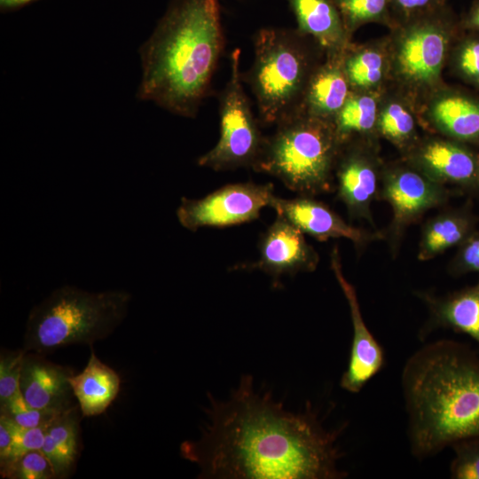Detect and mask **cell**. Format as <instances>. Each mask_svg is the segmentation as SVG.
I'll list each match as a JSON object with an SVG mask.
<instances>
[{"instance_id":"6da1fadb","label":"cell","mask_w":479,"mask_h":479,"mask_svg":"<svg viewBox=\"0 0 479 479\" xmlns=\"http://www.w3.org/2000/svg\"><path fill=\"white\" fill-rule=\"evenodd\" d=\"M208 422L180 452L200 478L340 479L342 428L326 429L310 405L294 412L243 375L224 401L208 397Z\"/></svg>"},{"instance_id":"7a4b0ae2","label":"cell","mask_w":479,"mask_h":479,"mask_svg":"<svg viewBox=\"0 0 479 479\" xmlns=\"http://www.w3.org/2000/svg\"><path fill=\"white\" fill-rule=\"evenodd\" d=\"M224 46L219 0H170L140 46L137 97L194 118Z\"/></svg>"},{"instance_id":"3957f363","label":"cell","mask_w":479,"mask_h":479,"mask_svg":"<svg viewBox=\"0 0 479 479\" xmlns=\"http://www.w3.org/2000/svg\"><path fill=\"white\" fill-rule=\"evenodd\" d=\"M402 389L416 458L479 436V353L467 344L439 340L418 349L404 366Z\"/></svg>"},{"instance_id":"277c9868","label":"cell","mask_w":479,"mask_h":479,"mask_svg":"<svg viewBox=\"0 0 479 479\" xmlns=\"http://www.w3.org/2000/svg\"><path fill=\"white\" fill-rule=\"evenodd\" d=\"M131 299L130 293L122 289L89 292L74 286L59 287L31 310L23 349L45 354L66 346H90L120 326Z\"/></svg>"},{"instance_id":"5b68a950","label":"cell","mask_w":479,"mask_h":479,"mask_svg":"<svg viewBox=\"0 0 479 479\" xmlns=\"http://www.w3.org/2000/svg\"><path fill=\"white\" fill-rule=\"evenodd\" d=\"M333 122L297 114L276 125L265 137L253 166L302 196L331 190L341 145Z\"/></svg>"},{"instance_id":"8992f818","label":"cell","mask_w":479,"mask_h":479,"mask_svg":"<svg viewBox=\"0 0 479 479\" xmlns=\"http://www.w3.org/2000/svg\"><path fill=\"white\" fill-rule=\"evenodd\" d=\"M298 29L265 27L254 35V62L246 81L255 96L259 120L277 125L296 114L314 67L306 39Z\"/></svg>"},{"instance_id":"52a82bcc","label":"cell","mask_w":479,"mask_h":479,"mask_svg":"<svg viewBox=\"0 0 479 479\" xmlns=\"http://www.w3.org/2000/svg\"><path fill=\"white\" fill-rule=\"evenodd\" d=\"M231 75L219 98L220 137L197 163L216 171L255 165L265 137L259 130L242 85L240 50L231 54Z\"/></svg>"},{"instance_id":"ba28073f","label":"cell","mask_w":479,"mask_h":479,"mask_svg":"<svg viewBox=\"0 0 479 479\" xmlns=\"http://www.w3.org/2000/svg\"><path fill=\"white\" fill-rule=\"evenodd\" d=\"M274 196L271 184H230L201 199L183 197L176 214L180 224L191 232L232 226L257 219Z\"/></svg>"},{"instance_id":"9c48e42d","label":"cell","mask_w":479,"mask_h":479,"mask_svg":"<svg viewBox=\"0 0 479 479\" xmlns=\"http://www.w3.org/2000/svg\"><path fill=\"white\" fill-rule=\"evenodd\" d=\"M378 197L389 202L393 211L389 239L396 251L406 228L428 210L444 204L449 192L416 168L398 167L384 172Z\"/></svg>"},{"instance_id":"30bf717a","label":"cell","mask_w":479,"mask_h":479,"mask_svg":"<svg viewBox=\"0 0 479 479\" xmlns=\"http://www.w3.org/2000/svg\"><path fill=\"white\" fill-rule=\"evenodd\" d=\"M404 31L398 50V66L411 81L434 82L439 75L449 45L450 27L443 17L423 13Z\"/></svg>"},{"instance_id":"8fae6325","label":"cell","mask_w":479,"mask_h":479,"mask_svg":"<svg viewBox=\"0 0 479 479\" xmlns=\"http://www.w3.org/2000/svg\"><path fill=\"white\" fill-rule=\"evenodd\" d=\"M331 268L348 302L353 328L349 362L340 385L348 392L357 393L383 366L384 352L365 323L356 289L343 275L336 247L332 251Z\"/></svg>"},{"instance_id":"7c38bea8","label":"cell","mask_w":479,"mask_h":479,"mask_svg":"<svg viewBox=\"0 0 479 479\" xmlns=\"http://www.w3.org/2000/svg\"><path fill=\"white\" fill-rule=\"evenodd\" d=\"M318 261V253L306 241L304 233L277 216L261 238L259 259L242 268L259 270L278 279L284 275L312 271Z\"/></svg>"},{"instance_id":"4fadbf2b","label":"cell","mask_w":479,"mask_h":479,"mask_svg":"<svg viewBox=\"0 0 479 479\" xmlns=\"http://www.w3.org/2000/svg\"><path fill=\"white\" fill-rule=\"evenodd\" d=\"M413 163L431 180L445 186L479 192V154L454 139H431L414 153Z\"/></svg>"},{"instance_id":"5bb4252c","label":"cell","mask_w":479,"mask_h":479,"mask_svg":"<svg viewBox=\"0 0 479 479\" xmlns=\"http://www.w3.org/2000/svg\"><path fill=\"white\" fill-rule=\"evenodd\" d=\"M270 207L304 234L318 240L325 241L330 238H345L357 247H364L373 239L365 231L347 224L340 216L324 203L310 196L294 199H282L274 196Z\"/></svg>"},{"instance_id":"9a60e30c","label":"cell","mask_w":479,"mask_h":479,"mask_svg":"<svg viewBox=\"0 0 479 479\" xmlns=\"http://www.w3.org/2000/svg\"><path fill=\"white\" fill-rule=\"evenodd\" d=\"M73 373L70 368L47 360L43 354L26 352L20 388L30 406L62 412L73 406L69 382Z\"/></svg>"},{"instance_id":"2e32d148","label":"cell","mask_w":479,"mask_h":479,"mask_svg":"<svg viewBox=\"0 0 479 479\" xmlns=\"http://www.w3.org/2000/svg\"><path fill=\"white\" fill-rule=\"evenodd\" d=\"M337 192L349 214L365 219L374 226L371 204L379 195V178L376 165L359 152H349L335 165Z\"/></svg>"},{"instance_id":"e0dca14e","label":"cell","mask_w":479,"mask_h":479,"mask_svg":"<svg viewBox=\"0 0 479 479\" xmlns=\"http://www.w3.org/2000/svg\"><path fill=\"white\" fill-rule=\"evenodd\" d=\"M429 318L420 335L428 336L437 328H448L469 335L479 346V279L471 287L437 297L423 293Z\"/></svg>"},{"instance_id":"ac0fdd59","label":"cell","mask_w":479,"mask_h":479,"mask_svg":"<svg viewBox=\"0 0 479 479\" xmlns=\"http://www.w3.org/2000/svg\"><path fill=\"white\" fill-rule=\"evenodd\" d=\"M349 95L343 59L337 52H333L329 61L318 67L314 72L297 114L334 122Z\"/></svg>"},{"instance_id":"d6986e66","label":"cell","mask_w":479,"mask_h":479,"mask_svg":"<svg viewBox=\"0 0 479 479\" xmlns=\"http://www.w3.org/2000/svg\"><path fill=\"white\" fill-rule=\"evenodd\" d=\"M90 347V356L86 366L69 378L82 417L105 412L117 397L121 385L118 373L96 356L92 345Z\"/></svg>"},{"instance_id":"ffe728a7","label":"cell","mask_w":479,"mask_h":479,"mask_svg":"<svg viewBox=\"0 0 479 479\" xmlns=\"http://www.w3.org/2000/svg\"><path fill=\"white\" fill-rule=\"evenodd\" d=\"M294 12L298 30L331 53L343 48L347 30L334 0H285Z\"/></svg>"},{"instance_id":"44dd1931","label":"cell","mask_w":479,"mask_h":479,"mask_svg":"<svg viewBox=\"0 0 479 479\" xmlns=\"http://www.w3.org/2000/svg\"><path fill=\"white\" fill-rule=\"evenodd\" d=\"M477 217L470 205L447 210L429 219L424 225L419 243L418 259L428 261L459 246L475 231Z\"/></svg>"},{"instance_id":"7402d4cb","label":"cell","mask_w":479,"mask_h":479,"mask_svg":"<svg viewBox=\"0 0 479 479\" xmlns=\"http://www.w3.org/2000/svg\"><path fill=\"white\" fill-rule=\"evenodd\" d=\"M436 128L452 139L479 145V99L462 93H449L431 109Z\"/></svg>"},{"instance_id":"603a6c76","label":"cell","mask_w":479,"mask_h":479,"mask_svg":"<svg viewBox=\"0 0 479 479\" xmlns=\"http://www.w3.org/2000/svg\"><path fill=\"white\" fill-rule=\"evenodd\" d=\"M79 415L73 405L47 427L41 452L51 463L56 478H66L79 452Z\"/></svg>"},{"instance_id":"cb8c5ba5","label":"cell","mask_w":479,"mask_h":479,"mask_svg":"<svg viewBox=\"0 0 479 479\" xmlns=\"http://www.w3.org/2000/svg\"><path fill=\"white\" fill-rule=\"evenodd\" d=\"M377 104L366 95L351 96L336 114L334 124L342 144L354 133H363L373 129L376 121Z\"/></svg>"},{"instance_id":"d4e9b609","label":"cell","mask_w":479,"mask_h":479,"mask_svg":"<svg viewBox=\"0 0 479 479\" xmlns=\"http://www.w3.org/2000/svg\"><path fill=\"white\" fill-rule=\"evenodd\" d=\"M349 85L366 88L375 85L382 76L383 58L375 51H363L343 59Z\"/></svg>"},{"instance_id":"484cf974","label":"cell","mask_w":479,"mask_h":479,"mask_svg":"<svg viewBox=\"0 0 479 479\" xmlns=\"http://www.w3.org/2000/svg\"><path fill=\"white\" fill-rule=\"evenodd\" d=\"M347 31L357 26L387 18L390 0H334Z\"/></svg>"},{"instance_id":"4316f807","label":"cell","mask_w":479,"mask_h":479,"mask_svg":"<svg viewBox=\"0 0 479 479\" xmlns=\"http://www.w3.org/2000/svg\"><path fill=\"white\" fill-rule=\"evenodd\" d=\"M7 418L10 420L12 429V445L7 458L0 462L1 474L5 472L23 455L32 451H41L48 427L26 428L15 423L9 417Z\"/></svg>"},{"instance_id":"83f0119b","label":"cell","mask_w":479,"mask_h":479,"mask_svg":"<svg viewBox=\"0 0 479 479\" xmlns=\"http://www.w3.org/2000/svg\"><path fill=\"white\" fill-rule=\"evenodd\" d=\"M62 412L41 410L30 406L25 400L21 390L6 403L1 404V413L5 414L15 423L26 428L49 426Z\"/></svg>"},{"instance_id":"f1b7e54d","label":"cell","mask_w":479,"mask_h":479,"mask_svg":"<svg viewBox=\"0 0 479 479\" xmlns=\"http://www.w3.org/2000/svg\"><path fill=\"white\" fill-rule=\"evenodd\" d=\"M455 456L451 463V477L479 479V436L459 440L451 446Z\"/></svg>"},{"instance_id":"f546056e","label":"cell","mask_w":479,"mask_h":479,"mask_svg":"<svg viewBox=\"0 0 479 479\" xmlns=\"http://www.w3.org/2000/svg\"><path fill=\"white\" fill-rule=\"evenodd\" d=\"M378 124L381 134L396 143L406 142L414 132L412 114L397 103L387 106L381 114Z\"/></svg>"},{"instance_id":"4dcf8cb0","label":"cell","mask_w":479,"mask_h":479,"mask_svg":"<svg viewBox=\"0 0 479 479\" xmlns=\"http://www.w3.org/2000/svg\"><path fill=\"white\" fill-rule=\"evenodd\" d=\"M26 351L2 349L0 354V404L10 400L20 390V382Z\"/></svg>"},{"instance_id":"1f68e13d","label":"cell","mask_w":479,"mask_h":479,"mask_svg":"<svg viewBox=\"0 0 479 479\" xmlns=\"http://www.w3.org/2000/svg\"><path fill=\"white\" fill-rule=\"evenodd\" d=\"M454 66L464 80L479 89V33L471 32L458 44Z\"/></svg>"},{"instance_id":"d6a6232c","label":"cell","mask_w":479,"mask_h":479,"mask_svg":"<svg viewBox=\"0 0 479 479\" xmlns=\"http://www.w3.org/2000/svg\"><path fill=\"white\" fill-rule=\"evenodd\" d=\"M1 475L11 479L56 478L51 463L40 450L23 455Z\"/></svg>"},{"instance_id":"836d02e7","label":"cell","mask_w":479,"mask_h":479,"mask_svg":"<svg viewBox=\"0 0 479 479\" xmlns=\"http://www.w3.org/2000/svg\"><path fill=\"white\" fill-rule=\"evenodd\" d=\"M452 276L479 273V232H473L459 246L449 265Z\"/></svg>"},{"instance_id":"e575fe53","label":"cell","mask_w":479,"mask_h":479,"mask_svg":"<svg viewBox=\"0 0 479 479\" xmlns=\"http://www.w3.org/2000/svg\"><path fill=\"white\" fill-rule=\"evenodd\" d=\"M443 0H390L391 5L405 15H420L441 4Z\"/></svg>"},{"instance_id":"d590c367","label":"cell","mask_w":479,"mask_h":479,"mask_svg":"<svg viewBox=\"0 0 479 479\" xmlns=\"http://www.w3.org/2000/svg\"><path fill=\"white\" fill-rule=\"evenodd\" d=\"M12 445V429L10 420L4 414H0V462L4 461Z\"/></svg>"},{"instance_id":"8d00e7d4","label":"cell","mask_w":479,"mask_h":479,"mask_svg":"<svg viewBox=\"0 0 479 479\" xmlns=\"http://www.w3.org/2000/svg\"><path fill=\"white\" fill-rule=\"evenodd\" d=\"M462 26L467 30L479 33V0L474 2L463 19Z\"/></svg>"},{"instance_id":"74e56055","label":"cell","mask_w":479,"mask_h":479,"mask_svg":"<svg viewBox=\"0 0 479 479\" xmlns=\"http://www.w3.org/2000/svg\"><path fill=\"white\" fill-rule=\"evenodd\" d=\"M37 0H0L1 12H13L19 10Z\"/></svg>"}]
</instances>
